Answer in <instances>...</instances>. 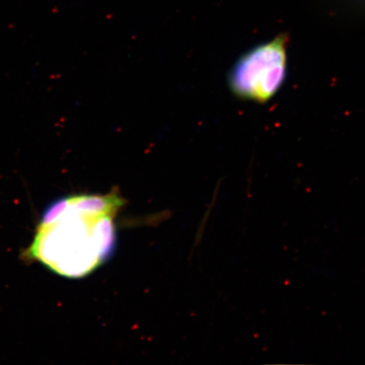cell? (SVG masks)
Wrapping results in <instances>:
<instances>
[{
  "mask_svg": "<svg viewBox=\"0 0 365 365\" xmlns=\"http://www.w3.org/2000/svg\"><path fill=\"white\" fill-rule=\"evenodd\" d=\"M124 204L118 190L59 198L46 209L23 257L63 277L88 275L110 255L115 243L114 218Z\"/></svg>",
  "mask_w": 365,
  "mask_h": 365,
  "instance_id": "obj_1",
  "label": "cell"
},
{
  "mask_svg": "<svg viewBox=\"0 0 365 365\" xmlns=\"http://www.w3.org/2000/svg\"><path fill=\"white\" fill-rule=\"evenodd\" d=\"M289 38L276 36L244 54L232 67L228 83L237 97L267 103L279 93L289 71Z\"/></svg>",
  "mask_w": 365,
  "mask_h": 365,
  "instance_id": "obj_2",
  "label": "cell"
}]
</instances>
